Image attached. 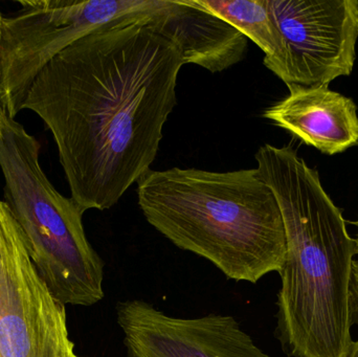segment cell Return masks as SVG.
<instances>
[{
    "label": "cell",
    "mask_w": 358,
    "mask_h": 357,
    "mask_svg": "<svg viewBox=\"0 0 358 357\" xmlns=\"http://www.w3.org/2000/svg\"><path fill=\"white\" fill-rule=\"evenodd\" d=\"M345 357H358V340L351 342Z\"/></svg>",
    "instance_id": "12"
},
{
    "label": "cell",
    "mask_w": 358,
    "mask_h": 357,
    "mask_svg": "<svg viewBox=\"0 0 358 357\" xmlns=\"http://www.w3.org/2000/svg\"><path fill=\"white\" fill-rule=\"evenodd\" d=\"M117 320L128 357H271L231 316L174 318L143 300H126L117 304Z\"/></svg>",
    "instance_id": "8"
},
{
    "label": "cell",
    "mask_w": 358,
    "mask_h": 357,
    "mask_svg": "<svg viewBox=\"0 0 358 357\" xmlns=\"http://www.w3.org/2000/svg\"><path fill=\"white\" fill-rule=\"evenodd\" d=\"M289 96L264 117L308 146L327 155L358 146L357 107L352 99L322 87L289 86Z\"/></svg>",
    "instance_id": "9"
},
{
    "label": "cell",
    "mask_w": 358,
    "mask_h": 357,
    "mask_svg": "<svg viewBox=\"0 0 358 357\" xmlns=\"http://www.w3.org/2000/svg\"><path fill=\"white\" fill-rule=\"evenodd\" d=\"M149 13L73 42L44 67L23 104L52 132L84 212L110 209L150 171L178 104L180 50L151 27Z\"/></svg>",
    "instance_id": "1"
},
{
    "label": "cell",
    "mask_w": 358,
    "mask_h": 357,
    "mask_svg": "<svg viewBox=\"0 0 358 357\" xmlns=\"http://www.w3.org/2000/svg\"><path fill=\"white\" fill-rule=\"evenodd\" d=\"M287 48L289 86L322 87L355 67L358 0H267Z\"/></svg>",
    "instance_id": "7"
},
{
    "label": "cell",
    "mask_w": 358,
    "mask_h": 357,
    "mask_svg": "<svg viewBox=\"0 0 358 357\" xmlns=\"http://www.w3.org/2000/svg\"><path fill=\"white\" fill-rule=\"evenodd\" d=\"M259 177L283 218L286 257L279 272L277 333L288 357H345L351 337V281L357 241L319 172L292 146L263 145Z\"/></svg>",
    "instance_id": "2"
},
{
    "label": "cell",
    "mask_w": 358,
    "mask_h": 357,
    "mask_svg": "<svg viewBox=\"0 0 358 357\" xmlns=\"http://www.w3.org/2000/svg\"><path fill=\"white\" fill-rule=\"evenodd\" d=\"M2 18L0 105L15 119L44 67L77 40L117 19L151 12L164 0H21Z\"/></svg>",
    "instance_id": "5"
},
{
    "label": "cell",
    "mask_w": 358,
    "mask_h": 357,
    "mask_svg": "<svg viewBox=\"0 0 358 357\" xmlns=\"http://www.w3.org/2000/svg\"><path fill=\"white\" fill-rule=\"evenodd\" d=\"M40 149V143L0 105L4 203L22 233L27 255L57 301L94 305L104 298V262L86 237L85 212L44 174Z\"/></svg>",
    "instance_id": "4"
},
{
    "label": "cell",
    "mask_w": 358,
    "mask_h": 357,
    "mask_svg": "<svg viewBox=\"0 0 358 357\" xmlns=\"http://www.w3.org/2000/svg\"><path fill=\"white\" fill-rule=\"evenodd\" d=\"M204 10L233 25L265 54L264 65L286 80L287 48L267 0H195Z\"/></svg>",
    "instance_id": "11"
},
{
    "label": "cell",
    "mask_w": 358,
    "mask_h": 357,
    "mask_svg": "<svg viewBox=\"0 0 358 357\" xmlns=\"http://www.w3.org/2000/svg\"><path fill=\"white\" fill-rule=\"evenodd\" d=\"M148 18L157 33L178 45L183 65L219 73L240 62L248 50L245 36L195 0H164Z\"/></svg>",
    "instance_id": "10"
},
{
    "label": "cell",
    "mask_w": 358,
    "mask_h": 357,
    "mask_svg": "<svg viewBox=\"0 0 358 357\" xmlns=\"http://www.w3.org/2000/svg\"><path fill=\"white\" fill-rule=\"evenodd\" d=\"M0 357H81L69 339L65 306L36 272L4 201H0Z\"/></svg>",
    "instance_id": "6"
},
{
    "label": "cell",
    "mask_w": 358,
    "mask_h": 357,
    "mask_svg": "<svg viewBox=\"0 0 358 357\" xmlns=\"http://www.w3.org/2000/svg\"><path fill=\"white\" fill-rule=\"evenodd\" d=\"M357 228H358V221H357ZM355 241H357V255H358V233H357V239H355Z\"/></svg>",
    "instance_id": "14"
},
{
    "label": "cell",
    "mask_w": 358,
    "mask_h": 357,
    "mask_svg": "<svg viewBox=\"0 0 358 357\" xmlns=\"http://www.w3.org/2000/svg\"><path fill=\"white\" fill-rule=\"evenodd\" d=\"M2 17L1 12H0V43H1V25H2Z\"/></svg>",
    "instance_id": "13"
},
{
    "label": "cell",
    "mask_w": 358,
    "mask_h": 357,
    "mask_svg": "<svg viewBox=\"0 0 358 357\" xmlns=\"http://www.w3.org/2000/svg\"><path fill=\"white\" fill-rule=\"evenodd\" d=\"M138 184L147 221L176 247L212 262L227 278L256 284L281 272L283 218L256 168L222 173L150 170Z\"/></svg>",
    "instance_id": "3"
}]
</instances>
